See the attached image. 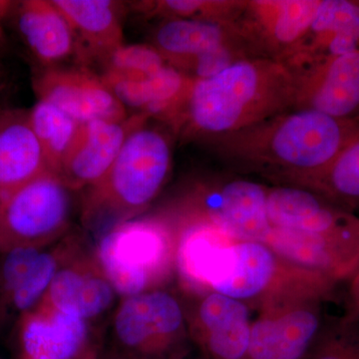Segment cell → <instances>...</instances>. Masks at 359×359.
<instances>
[{
  "label": "cell",
  "mask_w": 359,
  "mask_h": 359,
  "mask_svg": "<svg viewBox=\"0 0 359 359\" xmlns=\"http://www.w3.org/2000/svg\"><path fill=\"white\" fill-rule=\"evenodd\" d=\"M297 77L285 62L247 57L193 80L168 126L185 140L233 133L295 108Z\"/></svg>",
  "instance_id": "obj_1"
},
{
  "label": "cell",
  "mask_w": 359,
  "mask_h": 359,
  "mask_svg": "<svg viewBox=\"0 0 359 359\" xmlns=\"http://www.w3.org/2000/svg\"><path fill=\"white\" fill-rule=\"evenodd\" d=\"M359 129V117L339 119L294 108L207 141L233 166L278 185L302 187L318 176Z\"/></svg>",
  "instance_id": "obj_2"
},
{
  "label": "cell",
  "mask_w": 359,
  "mask_h": 359,
  "mask_svg": "<svg viewBox=\"0 0 359 359\" xmlns=\"http://www.w3.org/2000/svg\"><path fill=\"white\" fill-rule=\"evenodd\" d=\"M169 135L150 121L132 131L112 166L82 200L85 230L99 240L118 224L140 217L171 173Z\"/></svg>",
  "instance_id": "obj_3"
},
{
  "label": "cell",
  "mask_w": 359,
  "mask_h": 359,
  "mask_svg": "<svg viewBox=\"0 0 359 359\" xmlns=\"http://www.w3.org/2000/svg\"><path fill=\"white\" fill-rule=\"evenodd\" d=\"M337 285L292 266L257 309L244 359H306L330 318L325 306Z\"/></svg>",
  "instance_id": "obj_4"
},
{
  "label": "cell",
  "mask_w": 359,
  "mask_h": 359,
  "mask_svg": "<svg viewBox=\"0 0 359 359\" xmlns=\"http://www.w3.org/2000/svg\"><path fill=\"white\" fill-rule=\"evenodd\" d=\"M176 245L166 217H137L99 238L94 255L122 299L164 287L176 271Z\"/></svg>",
  "instance_id": "obj_5"
},
{
  "label": "cell",
  "mask_w": 359,
  "mask_h": 359,
  "mask_svg": "<svg viewBox=\"0 0 359 359\" xmlns=\"http://www.w3.org/2000/svg\"><path fill=\"white\" fill-rule=\"evenodd\" d=\"M111 332L126 359H186L193 344L183 299L165 287L122 297Z\"/></svg>",
  "instance_id": "obj_6"
},
{
  "label": "cell",
  "mask_w": 359,
  "mask_h": 359,
  "mask_svg": "<svg viewBox=\"0 0 359 359\" xmlns=\"http://www.w3.org/2000/svg\"><path fill=\"white\" fill-rule=\"evenodd\" d=\"M73 191L47 171L0 204V252L15 248L45 249L68 233Z\"/></svg>",
  "instance_id": "obj_7"
},
{
  "label": "cell",
  "mask_w": 359,
  "mask_h": 359,
  "mask_svg": "<svg viewBox=\"0 0 359 359\" xmlns=\"http://www.w3.org/2000/svg\"><path fill=\"white\" fill-rule=\"evenodd\" d=\"M268 192V187L249 179L205 182L187 194L176 212L209 222L238 241L264 243L273 229Z\"/></svg>",
  "instance_id": "obj_8"
},
{
  "label": "cell",
  "mask_w": 359,
  "mask_h": 359,
  "mask_svg": "<svg viewBox=\"0 0 359 359\" xmlns=\"http://www.w3.org/2000/svg\"><path fill=\"white\" fill-rule=\"evenodd\" d=\"M320 0H249L236 20L252 56L285 62L308 32Z\"/></svg>",
  "instance_id": "obj_9"
},
{
  "label": "cell",
  "mask_w": 359,
  "mask_h": 359,
  "mask_svg": "<svg viewBox=\"0 0 359 359\" xmlns=\"http://www.w3.org/2000/svg\"><path fill=\"white\" fill-rule=\"evenodd\" d=\"M185 304L194 344L207 359H244L252 318L245 302L216 292L188 294Z\"/></svg>",
  "instance_id": "obj_10"
},
{
  "label": "cell",
  "mask_w": 359,
  "mask_h": 359,
  "mask_svg": "<svg viewBox=\"0 0 359 359\" xmlns=\"http://www.w3.org/2000/svg\"><path fill=\"white\" fill-rule=\"evenodd\" d=\"M264 244L292 266L337 285L351 280L359 269V226L318 233L273 228Z\"/></svg>",
  "instance_id": "obj_11"
},
{
  "label": "cell",
  "mask_w": 359,
  "mask_h": 359,
  "mask_svg": "<svg viewBox=\"0 0 359 359\" xmlns=\"http://www.w3.org/2000/svg\"><path fill=\"white\" fill-rule=\"evenodd\" d=\"M33 86L39 100L53 104L80 124L129 116L100 74L83 66L42 68Z\"/></svg>",
  "instance_id": "obj_12"
},
{
  "label": "cell",
  "mask_w": 359,
  "mask_h": 359,
  "mask_svg": "<svg viewBox=\"0 0 359 359\" xmlns=\"http://www.w3.org/2000/svg\"><path fill=\"white\" fill-rule=\"evenodd\" d=\"M94 323L47 304L21 314L20 344L25 359H94Z\"/></svg>",
  "instance_id": "obj_13"
},
{
  "label": "cell",
  "mask_w": 359,
  "mask_h": 359,
  "mask_svg": "<svg viewBox=\"0 0 359 359\" xmlns=\"http://www.w3.org/2000/svg\"><path fill=\"white\" fill-rule=\"evenodd\" d=\"M150 120L133 113L123 120L84 123L56 174L73 192L95 185L112 166L132 131Z\"/></svg>",
  "instance_id": "obj_14"
},
{
  "label": "cell",
  "mask_w": 359,
  "mask_h": 359,
  "mask_svg": "<svg viewBox=\"0 0 359 359\" xmlns=\"http://www.w3.org/2000/svg\"><path fill=\"white\" fill-rule=\"evenodd\" d=\"M295 75V108L339 119L359 117V48L325 59Z\"/></svg>",
  "instance_id": "obj_15"
},
{
  "label": "cell",
  "mask_w": 359,
  "mask_h": 359,
  "mask_svg": "<svg viewBox=\"0 0 359 359\" xmlns=\"http://www.w3.org/2000/svg\"><path fill=\"white\" fill-rule=\"evenodd\" d=\"M118 297L94 252L84 250L60 269L40 302L94 323Z\"/></svg>",
  "instance_id": "obj_16"
},
{
  "label": "cell",
  "mask_w": 359,
  "mask_h": 359,
  "mask_svg": "<svg viewBox=\"0 0 359 359\" xmlns=\"http://www.w3.org/2000/svg\"><path fill=\"white\" fill-rule=\"evenodd\" d=\"M74 33L77 65H105L124 45L126 4L115 0H52Z\"/></svg>",
  "instance_id": "obj_17"
},
{
  "label": "cell",
  "mask_w": 359,
  "mask_h": 359,
  "mask_svg": "<svg viewBox=\"0 0 359 359\" xmlns=\"http://www.w3.org/2000/svg\"><path fill=\"white\" fill-rule=\"evenodd\" d=\"M359 48V0H320L308 32L285 65L297 74Z\"/></svg>",
  "instance_id": "obj_18"
},
{
  "label": "cell",
  "mask_w": 359,
  "mask_h": 359,
  "mask_svg": "<svg viewBox=\"0 0 359 359\" xmlns=\"http://www.w3.org/2000/svg\"><path fill=\"white\" fill-rule=\"evenodd\" d=\"M266 211L273 228L301 233H332L359 226L355 212L346 211L302 187L269 188Z\"/></svg>",
  "instance_id": "obj_19"
},
{
  "label": "cell",
  "mask_w": 359,
  "mask_h": 359,
  "mask_svg": "<svg viewBox=\"0 0 359 359\" xmlns=\"http://www.w3.org/2000/svg\"><path fill=\"white\" fill-rule=\"evenodd\" d=\"M151 44L168 65L178 70L223 47L244 45L248 48L236 21L184 18L161 20L153 32Z\"/></svg>",
  "instance_id": "obj_20"
},
{
  "label": "cell",
  "mask_w": 359,
  "mask_h": 359,
  "mask_svg": "<svg viewBox=\"0 0 359 359\" xmlns=\"http://www.w3.org/2000/svg\"><path fill=\"white\" fill-rule=\"evenodd\" d=\"M47 171L29 110L0 109V204Z\"/></svg>",
  "instance_id": "obj_21"
},
{
  "label": "cell",
  "mask_w": 359,
  "mask_h": 359,
  "mask_svg": "<svg viewBox=\"0 0 359 359\" xmlns=\"http://www.w3.org/2000/svg\"><path fill=\"white\" fill-rule=\"evenodd\" d=\"M290 268L292 264L264 243L238 241L230 273L212 292L245 302L250 309H259Z\"/></svg>",
  "instance_id": "obj_22"
},
{
  "label": "cell",
  "mask_w": 359,
  "mask_h": 359,
  "mask_svg": "<svg viewBox=\"0 0 359 359\" xmlns=\"http://www.w3.org/2000/svg\"><path fill=\"white\" fill-rule=\"evenodd\" d=\"M23 41L42 68L78 59L74 33L52 0H23L14 6Z\"/></svg>",
  "instance_id": "obj_23"
},
{
  "label": "cell",
  "mask_w": 359,
  "mask_h": 359,
  "mask_svg": "<svg viewBox=\"0 0 359 359\" xmlns=\"http://www.w3.org/2000/svg\"><path fill=\"white\" fill-rule=\"evenodd\" d=\"M83 238L66 233L53 248L43 250L11 297L9 309L23 314L32 311L43 299L60 269L84 250Z\"/></svg>",
  "instance_id": "obj_24"
},
{
  "label": "cell",
  "mask_w": 359,
  "mask_h": 359,
  "mask_svg": "<svg viewBox=\"0 0 359 359\" xmlns=\"http://www.w3.org/2000/svg\"><path fill=\"white\" fill-rule=\"evenodd\" d=\"M302 188L354 212L359 209V129L321 173Z\"/></svg>",
  "instance_id": "obj_25"
},
{
  "label": "cell",
  "mask_w": 359,
  "mask_h": 359,
  "mask_svg": "<svg viewBox=\"0 0 359 359\" xmlns=\"http://www.w3.org/2000/svg\"><path fill=\"white\" fill-rule=\"evenodd\" d=\"M29 118L49 169L57 173L82 124L53 104L44 100H37L29 110Z\"/></svg>",
  "instance_id": "obj_26"
},
{
  "label": "cell",
  "mask_w": 359,
  "mask_h": 359,
  "mask_svg": "<svg viewBox=\"0 0 359 359\" xmlns=\"http://www.w3.org/2000/svg\"><path fill=\"white\" fill-rule=\"evenodd\" d=\"M245 1L231 0H156L132 4L134 11L148 18L236 21Z\"/></svg>",
  "instance_id": "obj_27"
},
{
  "label": "cell",
  "mask_w": 359,
  "mask_h": 359,
  "mask_svg": "<svg viewBox=\"0 0 359 359\" xmlns=\"http://www.w3.org/2000/svg\"><path fill=\"white\" fill-rule=\"evenodd\" d=\"M306 359H359V316H330Z\"/></svg>",
  "instance_id": "obj_28"
},
{
  "label": "cell",
  "mask_w": 359,
  "mask_h": 359,
  "mask_svg": "<svg viewBox=\"0 0 359 359\" xmlns=\"http://www.w3.org/2000/svg\"><path fill=\"white\" fill-rule=\"evenodd\" d=\"M168 63L152 44H124L102 66L104 72L131 79H147Z\"/></svg>",
  "instance_id": "obj_29"
},
{
  "label": "cell",
  "mask_w": 359,
  "mask_h": 359,
  "mask_svg": "<svg viewBox=\"0 0 359 359\" xmlns=\"http://www.w3.org/2000/svg\"><path fill=\"white\" fill-rule=\"evenodd\" d=\"M43 250L15 248L4 252L0 262V318L6 316L14 292Z\"/></svg>",
  "instance_id": "obj_30"
},
{
  "label": "cell",
  "mask_w": 359,
  "mask_h": 359,
  "mask_svg": "<svg viewBox=\"0 0 359 359\" xmlns=\"http://www.w3.org/2000/svg\"><path fill=\"white\" fill-rule=\"evenodd\" d=\"M348 294H347V313L359 316V269L353 278L349 280Z\"/></svg>",
  "instance_id": "obj_31"
},
{
  "label": "cell",
  "mask_w": 359,
  "mask_h": 359,
  "mask_svg": "<svg viewBox=\"0 0 359 359\" xmlns=\"http://www.w3.org/2000/svg\"><path fill=\"white\" fill-rule=\"evenodd\" d=\"M15 4L16 2L9 1V0H0V52L6 50L7 45L6 34L4 32V20L11 13H13Z\"/></svg>",
  "instance_id": "obj_32"
},
{
  "label": "cell",
  "mask_w": 359,
  "mask_h": 359,
  "mask_svg": "<svg viewBox=\"0 0 359 359\" xmlns=\"http://www.w3.org/2000/svg\"><path fill=\"white\" fill-rule=\"evenodd\" d=\"M7 85V74L6 68L0 63V94L4 91Z\"/></svg>",
  "instance_id": "obj_33"
},
{
  "label": "cell",
  "mask_w": 359,
  "mask_h": 359,
  "mask_svg": "<svg viewBox=\"0 0 359 359\" xmlns=\"http://www.w3.org/2000/svg\"><path fill=\"white\" fill-rule=\"evenodd\" d=\"M105 359H126L123 358V356L119 355V354L114 353L113 351L112 353L109 354V355L107 356Z\"/></svg>",
  "instance_id": "obj_34"
},
{
  "label": "cell",
  "mask_w": 359,
  "mask_h": 359,
  "mask_svg": "<svg viewBox=\"0 0 359 359\" xmlns=\"http://www.w3.org/2000/svg\"><path fill=\"white\" fill-rule=\"evenodd\" d=\"M187 359V358H186ZM194 359H207L205 358V356H203L202 354H201V356L200 358H194Z\"/></svg>",
  "instance_id": "obj_35"
}]
</instances>
